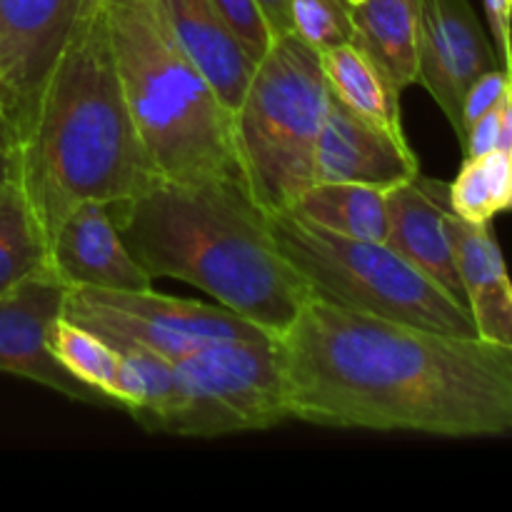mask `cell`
<instances>
[{
	"instance_id": "cell-31",
	"label": "cell",
	"mask_w": 512,
	"mask_h": 512,
	"mask_svg": "<svg viewBox=\"0 0 512 512\" xmlns=\"http://www.w3.org/2000/svg\"><path fill=\"white\" fill-rule=\"evenodd\" d=\"M10 175V145L5 140L3 130H0V180H5Z\"/></svg>"
},
{
	"instance_id": "cell-5",
	"label": "cell",
	"mask_w": 512,
	"mask_h": 512,
	"mask_svg": "<svg viewBox=\"0 0 512 512\" xmlns=\"http://www.w3.org/2000/svg\"><path fill=\"white\" fill-rule=\"evenodd\" d=\"M328 105L318 50L295 33L278 35L255 63L233 113L245 185L268 213L293 210L315 183V148Z\"/></svg>"
},
{
	"instance_id": "cell-15",
	"label": "cell",
	"mask_w": 512,
	"mask_h": 512,
	"mask_svg": "<svg viewBox=\"0 0 512 512\" xmlns=\"http://www.w3.org/2000/svg\"><path fill=\"white\" fill-rule=\"evenodd\" d=\"M180 48L203 70L230 115L243 100L255 60L220 15L215 0H155Z\"/></svg>"
},
{
	"instance_id": "cell-17",
	"label": "cell",
	"mask_w": 512,
	"mask_h": 512,
	"mask_svg": "<svg viewBox=\"0 0 512 512\" xmlns=\"http://www.w3.org/2000/svg\"><path fill=\"white\" fill-rule=\"evenodd\" d=\"M355 40L398 93L418 83L420 0H360L350 5Z\"/></svg>"
},
{
	"instance_id": "cell-6",
	"label": "cell",
	"mask_w": 512,
	"mask_h": 512,
	"mask_svg": "<svg viewBox=\"0 0 512 512\" xmlns=\"http://www.w3.org/2000/svg\"><path fill=\"white\" fill-rule=\"evenodd\" d=\"M275 243L303 275L310 295L395 323L453 335H478L468 305L378 240L335 235L293 210L270 213Z\"/></svg>"
},
{
	"instance_id": "cell-18",
	"label": "cell",
	"mask_w": 512,
	"mask_h": 512,
	"mask_svg": "<svg viewBox=\"0 0 512 512\" xmlns=\"http://www.w3.org/2000/svg\"><path fill=\"white\" fill-rule=\"evenodd\" d=\"M318 55L333 98H338L370 123L405 138L403 115H400L403 93L395 90L383 68L370 58V53L358 40L318 50Z\"/></svg>"
},
{
	"instance_id": "cell-16",
	"label": "cell",
	"mask_w": 512,
	"mask_h": 512,
	"mask_svg": "<svg viewBox=\"0 0 512 512\" xmlns=\"http://www.w3.org/2000/svg\"><path fill=\"white\" fill-rule=\"evenodd\" d=\"M455 265L475 330L512 348V280L490 223H470L450 210Z\"/></svg>"
},
{
	"instance_id": "cell-26",
	"label": "cell",
	"mask_w": 512,
	"mask_h": 512,
	"mask_svg": "<svg viewBox=\"0 0 512 512\" xmlns=\"http://www.w3.org/2000/svg\"><path fill=\"white\" fill-rule=\"evenodd\" d=\"M510 80L512 73H508L505 68H495L480 75V78L470 85L468 93H465L463 98V108H460V125H463L460 140L465 138V130H468L475 120L483 118L485 113H490V110L498 108V105L503 103Z\"/></svg>"
},
{
	"instance_id": "cell-13",
	"label": "cell",
	"mask_w": 512,
	"mask_h": 512,
	"mask_svg": "<svg viewBox=\"0 0 512 512\" xmlns=\"http://www.w3.org/2000/svg\"><path fill=\"white\" fill-rule=\"evenodd\" d=\"M418 175V155L408 138L370 123L330 93L315 148V183H360L388 190Z\"/></svg>"
},
{
	"instance_id": "cell-2",
	"label": "cell",
	"mask_w": 512,
	"mask_h": 512,
	"mask_svg": "<svg viewBox=\"0 0 512 512\" xmlns=\"http://www.w3.org/2000/svg\"><path fill=\"white\" fill-rule=\"evenodd\" d=\"M110 213L150 278L193 285L270 335L283 333L313 298L243 180L153 175Z\"/></svg>"
},
{
	"instance_id": "cell-1",
	"label": "cell",
	"mask_w": 512,
	"mask_h": 512,
	"mask_svg": "<svg viewBox=\"0 0 512 512\" xmlns=\"http://www.w3.org/2000/svg\"><path fill=\"white\" fill-rule=\"evenodd\" d=\"M290 420L493 438L512 430V348L310 298L280 335Z\"/></svg>"
},
{
	"instance_id": "cell-12",
	"label": "cell",
	"mask_w": 512,
	"mask_h": 512,
	"mask_svg": "<svg viewBox=\"0 0 512 512\" xmlns=\"http://www.w3.org/2000/svg\"><path fill=\"white\" fill-rule=\"evenodd\" d=\"M48 273L65 288L150 290L153 278L125 245L108 203L80 200L48 238Z\"/></svg>"
},
{
	"instance_id": "cell-7",
	"label": "cell",
	"mask_w": 512,
	"mask_h": 512,
	"mask_svg": "<svg viewBox=\"0 0 512 512\" xmlns=\"http://www.w3.org/2000/svg\"><path fill=\"white\" fill-rule=\"evenodd\" d=\"M290 420L275 335L208 345L173 365V385L148 433L225 438Z\"/></svg>"
},
{
	"instance_id": "cell-25",
	"label": "cell",
	"mask_w": 512,
	"mask_h": 512,
	"mask_svg": "<svg viewBox=\"0 0 512 512\" xmlns=\"http://www.w3.org/2000/svg\"><path fill=\"white\" fill-rule=\"evenodd\" d=\"M220 15L233 30L235 38L245 48V53L258 63L278 35L270 28L260 0H215Z\"/></svg>"
},
{
	"instance_id": "cell-19",
	"label": "cell",
	"mask_w": 512,
	"mask_h": 512,
	"mask_svg": "<svg viewBox=\"0 0 512 512\" xmlns=\"http://www.w3.org/2000/svg\"><path fill=\"white\" fill-rule=\"evenodd\" d=\"M385 188L360 183H313L293 213L335 235L385 243L388 235V200Z\"/></svg>"
},
{
	"instance_id": "cell-32",
	"label": "cell",
	"mask_w": 512,
	"mask_h": 512,
	"mask_svg": "<svg viewBox=\"0 0 512 512\" xmlns=\"http://www.w3.org/2000/svg\"><path fill=\"white\" fill-rule=\"evenodd\" d=\"M345 3H350V5H355V3H360V0H345Z\"/></svg>"
},
{
	"instance_id": "cell-10",
	"label": "cell",
	"mask_w": 512,
	"mask_h": 512,
	"mask_svg": "<svg viewBox=\"0 0 512 512\" xmlns=\"http://www.w3.org/2000/svg\"><path fill=\"white\" fill-rule=\"evenodd\" d=\"M495 68L503 63L470 0H420L418 83L443 110L458 140L465 93Z\"/></svg>"
},
{
	"instance_id": "cell-23",
	"label": "cell",
	"mask_w": 512,
	"mask_h": 512,
	"mask_svg": "<svg viewBox=\"0 0 512 512\" xmlns=\"http://www.w3.org/2000/svg\"><path fill=\"white\" fill-rule=\"evenodd\" d=\"M120 350V375H118V408L130 413V418L145 428L150 418L165 403L173 385V365L163 355L140 348Z\"/></svg>"
},
{
	"instance_id": "cell-21",
	"label": "cell",
	"mask_w": 512,
	"mask_h": 512,
	"mask_svg": "<svg viewBox=\"0 0 512 512\" xmlns=\"http://www.w3.org/2000/svg\"><path fill=\"white\" fill-rule=\"evenodd\" d=\"M48 348L65 373L73 375L85 388L103 395L113 408H118V398H115L120 375L118 348L63 315L50 325Z\"/></svg>"
},
{
	"instance_id": "cell-11",
	"label": "cell",
	"mask_w": 512,
	"mask_h": 512,
	"mask_svg": "<svg viewBox=\"0 0 512 512\" xmlns=\"http://www.w3.org/2000/svg\"><path fill=\"white\" fill-rule=\"evenodd\" d=\"M65 290L45 273L0 293V373L33 380L75 403L110 405L65 373L50 355L48 330L63 315Z\"/></svg>"
},
{
	"instance_id": "cell-29",
	"label": "cell",
	"mask_w": 512,
	"mask_h": 512,
	"mask_svg": "<svg viewBox=\"0 0 512 512\" xmlns=\"http://www.w3.org/2000/svg\"><path fill=\"white\" fill-rule=\"evenodd\" d=\"M260 5L268 15V23L275 30V35L293 33L290 30V0H260Z\"/></svg>"
},
{
	"instance_id": "cell-14",
	"label": "cell",
	"mask_w": 512,
	"mask_h": 512,
	"mask_svg": "<svg viewBox=\"0 0 512 512\" xmlns=\"http://www.w3.org/2000/svg\"><path fill=\"white\" fill-rule=\"evenodd\" d=\"M388 235L385 243L405 260L443 285L450 295L465 303L455 265L453 235H450L448 183L423 175L388 188Z\"/></svg>"
},
{
	"instance_id": "cell-9",
	"label": "cell",
	"mask_w": 512,
	"mask_h": 512,
	"mask_svg": "<svg viewBox=\"0 0 512 512\" xmlns=\"http://www.w3.org/2000/svg\"><path fill=\"white\" fill-rule=\"evenodd\" d=\"M95 0H0V130L23 138L50 70Z\"/></svg>"
},
{
	"instance_id": "cell-3",
	"label": "cell",
	"mask_w": 512,
	"mask_h": 512,
	"mask_svg": "<svg viewBox=\"0 0 512 512\" xmlns=\"http://www.w3.org/2000/svg\"><path fill=\"white\" fill-rule=\"evenodd\" d=\"M153 175L115 68L105 0H95L50 70L23 138L10 150V178L48 245L75 203H120Z\"/></svg>"
},
{
	"instance_id": "cell-4",
	"label": "cell",
	"mask_w": 512,
	"mask_h": 512,
	"mask_svg": "<svg viewBox=\"0 0 512 512\" xmlns=\"http://www.w3.org/2000/svg\"><path fill=\"white\" fill-rule=\"evenodd\" d=\"M110 48L130 118L155 175L238 178L233 115L165 25L155 0H105Z\"/></svg>"
},
{
	"instance_id": "cell-8",
	"label": "cell",
	"mask_w": 512,
	"mask_h": 512,
	"mask_svg": "<svg viewBox=\"0 0 512 512\" xmlns=\"http://www.w3.org/2000/svg\"><path fill=\"white\" fill-rule=\"evenodd\" d=\"M63 318L93 330L113 348H140L170 363L225 340L265 338L260 325L223 305L173 298L150 290L68 288Z\"/></svg>"
},
{
	"instance_id": "cell-20",
	"label": "cell",
	"mask_w": 512,
	"mask_h": 512,
	"mask_svg": "<svg viewBox=\"0 0 512 512\" xmlns=\"http://www.w3.org/2000/svg\"><path fill=\"white\" fill-rule=\"evenodd\" d=\"M45 273L48 245L18 183L8 175L0 180V293Z\"/></svg>"
},
{
	"instance_id": "cell-22",
	"label": "cell",
	"mask_w": 512,
	"mask_h": 512,
	"mask_svg": "<svg viewBox=\"0 0 512 512\" xmlns=\"http://www.w3.org/2000/svg\"><path fill=\"white\" fill-rule=\"evenodd\" d=\"M448 205L470 223H493L495 215L512 210V153L490 150L465 158L460 173L448 183Z\"/></svg>"
},
{
	"instance_id": "cell-28",
	"label": "cell",
	"mask_w": 512,
	"mask_h": 512,
	"mask_svg": "<svg viewBox=\"0 0 512 512\" xmlns=\"http://www.w3.org/2000/svg\"><path fill=\"white\" fill-rule=\"evenodd\" d=\"M498 143H500V105L490 110V113H485L483 118L475 120V123L465 130V138L460 140L465 158H480V155L498 148Z\"/></svg>"
},
{
	"instance_id": "cell-27",
	"label": "cell",
	"mask_w": 512,
	"mask_h": 512,
	"mask_svg": "<svg viewBox=\"0 0 512 512\" xmlns=\"http://www.w3.org/2000/svg\"><path fill=\"white\" fill-rule=\"evenodd\" d=\"M503 68L512 73V0H483Z\"/></svg>"
},
{
	"instance_id": "cell-30",
	"label": "cell",
	"mask_w": 512,
	"mask_h": 512,
	"mask_svg": "<svg viewBox=\"0 0 512 512\" xmlns=\"http://www.w3.org/2000/svg\"><path fill=\"white\" fill-rule=\"evenodd\" d=\"M500 150H508L512 153V80L505 90V98L500 103Z\"/></svg>"
},
{
	"instance_id": "cell-24",
	"label": "cell",
	"mask_w": 512,
	"mask_h": 512,
	"mask_svg": "<svg viewBox=\"0 0 512 512\" xmlns=\"http://www.w3.org/2000/svg\"><path fill=\"white\" fill-rule=\"evenodd\" d=\"M290 30L315 50L353 43L355 28L345 0H290Z\"/></svg>"
}]
</instances>
